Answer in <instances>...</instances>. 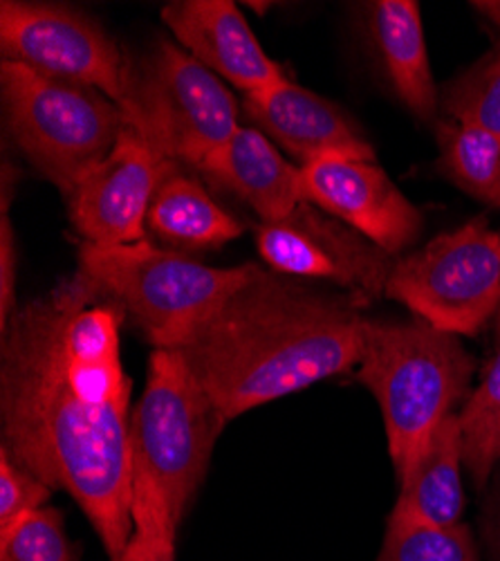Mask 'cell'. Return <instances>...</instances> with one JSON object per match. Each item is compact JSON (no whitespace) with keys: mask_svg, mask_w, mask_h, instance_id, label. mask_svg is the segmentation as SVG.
Listing matches in <instances>:
<instances>
[{"mask_svg":"<svg viewBox=\"0 0 500 561\" xmlns=\"http://www.w3.org/2000/svg\"><path fill=\"white\" fill-rule=\"evenodd\" d=\"M124 317V306L77 270L16 308L0 344V449L77 501L111 561L132 535Z\"/></svg>","mask_w":500,"mask_h":561,"instance_id":"obj_1","label":"cell"},{"mask_svg":"<svg viewBox=\"0 0 500 561\" xmlns=\"http://www.w3.org/2000/svg\"><path fill=\"white\" fill-rule=\"evenodd\" d=\"M363 306L258 267L173 348L232 423L352 370L363 353Z\"/></svg>","mask_w":500,"mask_h":561,"instance_id":"obj_2","label":"cell"},{"mask_svg":"<svg viewBox=\"0 0 500 561\" xmlns=\"http://www.w3.org/2000/svg\"><path fill=\"white\" fill-rule=\"evenodd\" d=\"M476 370L458 335L422 319H369L357 380L380 402L388 454L402 479L446 415L469 398Z\"/></svg>","mask_w":500,"mask_h":561,"instance_id":"obj_3","label":"cell"},{"mask_svg":"<svg viewBox=\"0 0 500 561\" xmlns=\"http://www.w3.org/2000/svg\"><path fill=\"white\" fill-rule=\"evenodd\" d=\"M226 420L175 348H153L130 417L132 483L155 488L177 526L196 499Z\"/></svg>","mask_w":500,"mask_h":561,"instance_id":"obj_4","label":"cell"},{"mask_svg":"<svg viewBox=\"0 0 500 561\" xmlns=\"http://www.w3.org/2000/svg\"><path fill=\"white\" fill-rule=\"evenodd\" d=\"M0 85L16 147L66 198L106 160L126 126L119 106L97 88L25 64L3 61Z\"/></svg>","mask_w":500,"mask_h":561,"instance_id":"obj_5","label":"cell"},{"mask_svg":"<svg viewBox=\"0 0 500 561\" xmlns=\"http://www.w3.org/2000/svg\"><path fill=\"white\" fill-rule=\"evenodd\" d=\"M117 106L124 124L162 158L196 169L241 128L232 92L168 41H158L142 59L128 61Z\"/></svg>","mask_w":500,"mask_h":561,"instance_id":"obj_6","label":"cell"},{"mask_svg":"<svg viewBox=\"0 0 500 561\" xmlns=\"http://www.w3.org/2000/svg\"><path fill=\"white\" fill-rule=\"evenodd\" d=\"M258 267H209L149 241L115 248L83 241L79 248V270L124 306L153 348H173Z\"/></svg>","mask_w":500,"mask_h":561,"instance_id":"obj_7","label":"cell"},{"mask_svg":"<svg viewBox=\"0 0 500 561\" xmlns=\"http://www.w3.org/2000/svg\"><path fill=\"white\" fill-rule=\"evenodd\" d=\"M384 297L438 331L474 337L500 306V231L474 218L397 256Z\"/></svg>","mask_w":500,"mask_h":561,"instance_id":"obj_8","label":"cell"},{"mask_svg":"<svg viewBox=\"0 0 500 561\" xmlns=\"http://www.w3.org/2000/svg\"><path fill=\"white\" fill-rule=\"evenodd\" d=\"M0 50L5 61L97 88L115 104L121 102L128 61L108 32L72 5L3 0Z\"/></svg>","mask_w":500,"mask_h":561,"instance_id":"obj_9","label":"cell"},{"mask_svg":"<svg viewBox=\"0 0 500 561\" xmlns=\"http://www.w3.org/2000/svg\"><path fill=\"white\" fill-rule=\"evenodd\" d=\"M256 248L271 272L330 280L361 304L386 293L397 259L312 203H301L281 220L260 222Z\"/></svg>","mask_w":500,"mask_h":561,"instance_id":"obj_10","label":"cell"},{"mask_svg":"<svg viewBox=\"0 0 500 561\" xmlns=\"http://www.w3.org/2000/svg\"><path fill=\"white\" fill-rule=\"evenodd\" d=\"M173 167L177 164L124 126L106 160L68 196L70 220L85 243L115 248L147 241L151 203Z\"/></svg>","mask_w":500,"mask_h":561,"instance_id":"obj_11","label":"cell"},{"mask_svg":"<svg viewBox=\"0 0 500 561\" xmlns=\"http://www.w3.org/2000/svg\"><path fill=\"white\" fill-rule=\"evenodd\" d=\"M303 201L312 203L391 256H399L422 233L425 218L373 160L330 158L301 167Z\"/></svg>","mask_w":500,"mask_h":561,"instance_id":"obj_12","label":"cell"},{"mask_svg":"<svg viewBox=\"0 0 500 561\" xmlns=\"http://www.w3.org/2000/svg\"><path fill=\"white\" fill-rule=\"evenodd\" d=\"M245 113L301 167L330 158L375 162L373 145L341 106L290 79L245 95Z\"/></svg>","mask_w":500,"mask_h":561,"instance_id":"obj_13","label":"cell"},{"mask_svg":"<svg viewBox=\"0 0 500 561\" xmlns=\"http://www.w3.org/2000/svg\"><path fill=\"white\" fill-rule=\"evenodd\" d=\"M162 21L196 61L245 95L288 79L230 0H173L162 8Z\"/></svg>","mask_w":500,"mask_h":561,"instance_id":"obj_14","label":"cell"},{"mask_svg":"<svg viewBox=\"0 0 500 561\" xmlns=\"http://www.w3.org/2000/svg\"><path fill=\"white\" fill-rule=\"evenodd\" d=\"M373 57L395 100L425 124H438L435 85L420 5L416 0H375L363 8Z\"/></svg>","mask_w":500,"mask_h":561,"instance_id":"obj_15","label":"cell"},{"mask_svg":"<svg viewBox=\"0 0 500 561\" xmlns=\"http://www.w3.org/2000/svg\"><path fill=\"white\" fill-rule=\"evenodd\" d=\"M198 171L236 194L263 222L281 220L305 203L301 167L290 164L258 128L241 126Z\"/></svg>","mask_w":500,"mask_h":561,"instance_id":"obj_16","label":"cell"},{"mask_svg":"<svg viewBox=\"0 0 500 561\" xmlns=\"http://www.w3.org/2000/svg\"><path fill=\"white\" fill-rule=\"evenodd\" d=\"M463 436L458 413L446 415L402 479L388 522L453 528L463 524Z\"/></svg>","mask_w":500,"mask_h":561,"instance_id":"obj_17","label":"cell"},{"mask_svg":"<svg viewBox=\"0 0 500 561\" xmlns=\"http://www.w3.org/2000/svg\"><path fill=\"white\" fill-rule=\"evenodd\" d=\"M147 225L168 245L213 250L239 239L243 222L224 211L200 180L173 167L151 203Z\"/></svg>","mask_w":500,"mask_h":561,"instance_id":"obj_18","label":"cell"},{"mask_svg":"<svg viewBox=\"0 0 500 561\" xmlns=\"http://www.w3.org/2000/svg\"><path fill=\"white\" fill-rule=\"evenodd\" d=\"M438 169L472 198L500 207V135L480 126L438 119Z\"/></svg>","mask_w":500,"mask_h":561,"instance_id":"obj_19","label":"cell"},{"mask_svg":"<svg viewBox=\"0 0 500 561\" xmlns=\"http://www.w3.org/2000/svg\"><path fill=\"white\" fill-rule=\"evenodd\" d=\"M461 420L463 460L478 490L500 465V342L478 389L467 398Z\"/></svg>","mask_w":500,"mask_h":561,"instance_id":"obj_20","label":"cell"},{"mask_svg":"<svg viewBox=\"0 0 500 561\" xmlns=\"http://www.w3.org/2000/svg\"><path fill=\"white\" fill-rule=\"evenodd\" d=\"M440 111L449 122L500 135V34L476 64L440 90Z\"/></svg>","mask_w":500,"mask_h":561,"instance_id":"obj_21","label":"cell"},{"mask_svg":"<svg viewBox=\"0 0 500 561\" xmlns=\"http://www.w3.org/2000/svg\"><path fill=\"white\" fill-rule=\"evenodd\" d=\"M375 561H480V554L476 539L465 524L433 528L388 522Z\"/></svg>","mask_w":500,"mask_h":561,"instance_id":"obj_22","label":"cell"},{"mask_svg":"<svg viewBox=\"0 0 500 561\" xmlns=\"http://www.w3.org/2000/svg\"><path fill=\"white\" fill-rule=\"evenodd\" d=\"M0 561H83L63 512L45 505L0 533Z\"/></svg>","mask_w":500,"mask_h":561,"instance_id":"obj_23","label":"cell"},{"mask_svg":"<svg viewBox=\"0 0 500 561\" xmlns=\"http://www.w3.org/2000/svg\"><path fill=\"white\" fill-rule=\"evenodd\" d=\"M177 528L164 496L147 483H132V535L113 561H177Z\"/></svg>","mask_w":500,"mask_h":561,"instance_id":"obj_24","label":"cell"},{"mask_svg":"<svg viewBox=\"0 0 500 561\" xmlns=\"http://www.w3.org/2000/svg\"><path fill=\"white\" fill-rule=\"evenodd\" d=\"M53 492L50 485L23 470L5 449H0V533L48 505Z\"/></svg>","mask_w":500,"mask_h":561,"instance_id":"obj_25","label":"cell"},{"mask_svg":"<svg viewBox=\"0 0 500 561\" xmlns=\"http://www.w3.org/2000/svg\"><path fill=\"white\" fill-rule=\"evenodd\" d=\"M8 192H3V216H0V329H5L16 312V243L8 218Z\"/></svg>","mask_w":500,"mask_h":561,"instance_id":"obj_26","label":"cell"},{"mask_svg":"<svg viewBox=\"0 0 500 561\" xmlns=\"http://www.w3.org/2000/svg\"><path fill=\"white\" fill-rule=\"evenodd\" d=\"M493 485L482 510V543L487 561H500V465L493 472Z\"/></svg>","mask_w":500,"mask_h":561,"instance_id":"obj_27","label":"cell"},{"mask_svg":"<svg viewBox=\"0 0 500 561\" xmlns=\"http://www.w3.org/2000/svg\"><path fill=\"white\" fill-rule=\"evenodd\" d=\"M472 8L487 21V23H491L496 30H498V34H500V0H476V3H472Z\"/></svg>","mask_w":500,"mask_h":561,"instance_id":"obj_28","label":"cell"},{"mask_svg":"<svg viewBox=\"0 0 500 561\" xmlns=\"http://www.w3.org/2000/svg\"><path fill=\"white\" fill-rule=\"evenodd\" d=\"M496 333H498V342H500V306H498V312H496Z\"/></svg>","mask_w":500,"mask_h":561,"instance_id":"obj_29","label":"cell"}]
</instances>
